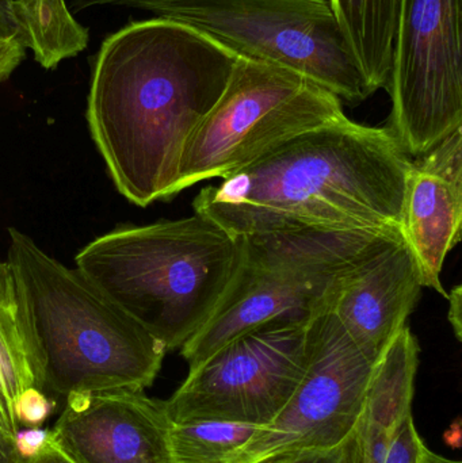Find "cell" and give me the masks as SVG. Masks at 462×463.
Here are the masks:
<instances>
[{"label": "cell", "instance_id": "1", "mask_svg": "<svg viewBox=\"0 0 462 463\" xmlns=\"http://www.w3.org/2000/svg\"><path fill=\"white\" fill-rule=\"evenodd\" d=\"M238 57L194 27L157 16L105 38L87 122L127 201L146 208L174 197L184 146L227 89Z\"/></svg>", "mask_w": 462, "mask_h": 463}, {"label": "cell", "instance_id": "2", "mask_svg": "<svg viewBox=\"0 0 462 463\" xmlns=\"http://www.w3.org/2000/svg\"><path fill=\"white\" fill-rule=\"evenodd\" d=\"M411 160L387 128L346 117L303 133L205 187L193 209L236 237L298 230L401 231Z\"/></svg>", "mask_w": 462, "mask_h": 463}, {"label": "cell", "instance_id": "3", "mask_svg": "<svg viewBox=\"0 0 462 463\" xmlns=\"http://www.w3.org/2000/svg\"><path fill=\"white\" fill-rule=\"evenodd\" d=\"M7 263L40 391L68 397L154 383L165 345L80 269H68L16 230H10Z\"/></svg>", "mask_w": 462, "mask_h": 463}, {"label": "cell", "instance_id": "4", "mask_svg": "<svg viewBox=\"0 0 462 463\" xmlns=\"http://www.w3.org/2000/svg\"><path fill=\"white\" fill-rule=\"evenodd\" d=\"M239 250V237L194 213L108 232L89 242L75 261L171 351L213 315L238 266Z\"/></svg>", "mask_w": 462, "mask_h": 463}, {"label": "cell", "instance_id": "5", "mask_svg": "<svg viewBox=\"0 0 462 463\" xmlns=\"http://www.w3.org/2000/svg\"><path fill=\"white\" fill-rule=\"evenodd\" d=\"M403 240L401 231L298 230L239 236L238 266L213 315L181 347L189 370L271 321H309L330 309L342 280Z\"/></svg>", "mask_w": 462, "mask_h": 463}, {"label": "cell", "instance_id": "6", "mask_svg": "<svg viewBox=\"0 0 462 463\" xmlns=\"http://www.w3.org/2000/svg\"><path fill=\"white\" fill-rule=\"evenodd\" d=\"M89 5L181 22L236 56L295 71L350 105L374 94L328 0H84L81 8Z\"/></svg>", "mask_w": 462, "mask_h": 463}, {"label": "cell", "instance_id": "7", "mask_svg": "<svg viewBox=\"0 0 462 463\" xmlns=\"http://www.w3.org/2000/svg\"><path fill=\"white\" fill-rule=\"evenodd\" d=\"M344 118L342 100L306 76L238 57L227 89L184 146L174 197L198 182L225 178L287 141Z\"/></svg>", "mask_w": 462, "mask_h": 463}, {"label": "cell", "instance_id": "8", "mask_svg": "<svg viewBox=\"0 0 462 463\" xmlns=\"http://www.w3.org/2000/svg\"><path fill=\"white\" fill-rule=\"evenodd\" d=\"M312 320L271 321L222 345L165 402L171 421L270 424L306 374Z\"/></svg>", "mask_w": 462, "mask_h": 463}, {"label": "cell", "instance_id": "9", "mask_svg": "<svg viewBox=\"0 0 462 463\" xmlns=\"http://www.w3.org/2000/svg\"><path fill=\"white\" fill-rule=\"evenodd\" d=\"M390 130L411 159L462 128L461 0H401Z\"/></svg>", "mask_w": 462, "mask_h": 463}, {"label": "cell", "instance_id": "10", "mask_svg": "<svg viewBox=\"0 0 462 463\" xmlns=\"http://www.w3.org/2000/svg\"><path fill=\"white\" fill-rule=\"evenodd\" d=\"M372 364L325 310L312 320L308 366L282 412L227 463H281L341 448L363 415Z\"/></svg>", "mask_w": 462, "mask_h": 463}, {"label": "cell", "instance_id": "11", "mask_svg": "<svg viewBox=\"0 0 462 463\" xmlns=\"http://www.w3.org/2000/svg\"><path fill=\"white\" fill-rule=\"evenodd\" d=\"M165 402L144 391L70 394L52 440L75 463H173Z\"/></svg>", "mask_w": 462, "mask_h": 463}, {"label": "cell", "instance_id": "12", "mask_svg": "<svg viewBox=\"0 0 462 463\" xmlns=\"http://www.w3.org/2000/svg\"><path fill=\"white\" fill-rule=\"evenodd\" d=\"M462 222V128L411 160L401 231L423 288L448 298L441 282L448 253L460 242Z\"/></svg>", "mask_w": 462, "mask_h": 463}, {"label": "cell", "instance_id": "13", "mask_svg": "<svg viewBox=\"0 0 462 463\" xmlns=\"http://www.w3.org/2000/svg\"><path fill=\"white\" fill-rule=\"evenodd\" d=\"M422 288L417 261L401 240L353 269L328 310L361 353L376 364L407 326Z\"/></svg>", "mask_w": 462, "mask_h": 463}, {"label": "cell", "instance_id": "14", "mask_svg": "<svg viewBox=\"0 0 462 463\" xmlns=\"http://www.w3.org/2000/svg\"><path fill=\"white\" fill-rule=\"evenodd\" d=\"M420 345L409 326L374 364L357 432L368 463H382L401 421L411 413Z\"/></svg>", "mask_w": 462, "mask_h": 463}, {"label": "cell", "instance_id": "15", "mask_svg": "<svg viewBox=\"0 0 462 463\" xmlns=\"http://www.w3.org/2000/svg\"><path fill=\"white\" fill-rule=\"evenodd\" d=\"M401 0H328L339 29L373 92L387 89Z\"/></svg>", "mask_w": 462, "mask_h": 463}, {"label": "cell", "instance_id": "16", "mask_svg": "<svg viewBox=\"0 0 462 463\" xmlns=\"http://www.w3.org/2000/svg\"><path fill=\"white\" fill-rule=\"evenodd\" d=\"M38 388L37 374L22 321L15 278L7 261H0V427L7 434L19 431L16 399L22 392Z\"/></svg>", "mask_w": 462, "mask_h": 463}, {"label": "cell", "instance_id": "17", "mask_svg": "<svg viewBox=\"0 0 462 463\" xmlns=\"http://www.w3.org/2000/svg\"><path fill=\"white\" fill-rule=\"evenodd\" d=\"M10 5L27 51L45 70H54L89 45V29L76 21L65 0H11Z\"/></svg>", "mask_w": 462, "mask_h": 463}, {"label": "cell", "instance_id": "18", "mask_svg": "<svg viewBox=\"0 0 462 463\" xmlns=\"http://www.w3.org/2000/svg\"><path fill=\"white\" fill-rule=\"evenodd\" d=\"M259 427L228 421L173 423L170 453L173 463H227Z\"/></svg>", "mask_w": 462, "mask_h": 463}, {"label": "cell", "instance_id": "19", "mask_svg": "<svg viewBox=\"0 0 462 463\" xmlns=\"http://www.w3.org/2000/svg\"><path fill=\"white\" fill-rule=\"evenodd\" d=\"M10 2L0 0V84L10 79L27 54Z\"/></svg>", "mask_w": 462, "mask_h": 463}, {"label": "cell", "instance_id": "20", "mask_svg": "<svg viewBox=\"0 0 462 463\" xmlns=\"http://www.w3.org/2000/svg\"><path fill=\"white\" fill-rule=\"evenodd\" d=\"M429 454L430 450L420 438L414 418L409 415L396 429L382 463H426Z\"/></svg>", "mask_w": 462, "mask_h": 463}, {"label": "cell", "instance_id": "21", "mask_svg": "<svg viewBox=\"0 0 462 463\" xmlns=\"http://www.w3.org/2000/svg\"><path fill=\"white\" fill-rule=\"evenodd\" d=\"M56 402L46 396L45 392L37 388H29L19 394L15 402V418L19 426L32 429L40 427L53 413Z\"/></svg>", "mask_w": 462, "mask_h": 463}, {"label": "cell", "instance_id": "22", "mask_svg": "<svg viewBox=\"0 0 462 463\" xmlns=\"http://www.w3.org/2000/svg\"><path fill=\"white\" fill-rule=\"evenodd\" d=\"M15 448L19 456L24 459H32L42 453L43 449L51 443L52 431L48 429L32 427V429H19L14 435Z\"/></svg>", "mask_w": 462, "mask_h": 463}, {"label": "cell", "instance_id": "23", "mask_svg": "<svg viewBox=\"0 0 462 463\" xmlns=\"http://www.w3.org/2000/svg\"><path fill=\"white\" fill-rule=\"evenodd\" d=\"M342 463H368L357 429L353 431V434L347 438L346 443H344V461Z\"/></svg>", "mask_w": 462, "mask_h": 463}, {"label": "cell", "instance_id": "24", "mask_svg": "<svg viewBox=\"0 0 462 463\" xmlns=\"http://www.w3.org/2000/svg\"><path fill=\"white\" fill-rule=\"evenodd\" d=\"M24 459L19 456L15 448L13 435L7 434L0 427V463H24Z\"/></svg>", "mask_w": 462, "mask_h": 463}, {"label": "cell", "instance_id": "25", "mask_svg": "<svg viewBox=\"0 0 462 463\" xmlns=\"http://www.w3.org/2000/svg\"><path fill=\"white\" fill-rule=\"evenodd\" d=\"M344 443L341 448L335 449V450L308 454V456L298 457V458L281 463H342L344 461Z\"/></svg>", "mask_w": 462, "mask_h": 463}, {"label": "cell", "instance_id": "26", "mask_svg": "<svg viewBox=\"0 0 462 463\" xmlns=\"http://www.w3.org/2000/svg\"><path fill=\"white\" fill-rule=\"evenodd\" d=\"M448 299H449L450 302L449 321L450 324H452V328L453 331H455L456 337H457V340H461V286H457V288H453L450 296H448Z\"/></svg>", "mask_w": 462, "mask_h": 463}, {"label": "cell", "instance_id": "27", "mask_svg": "<svg viewBox=\"0 0 462 463\" xmlns=\"http://www.w3.org/2000/svg\"><path fill=\"white\" fill-rule=\"evenodd\" d=\"M24 463H75L71 461L56 445L51 440L48 446L43 449L42 453L32 459H24Z\"/></svg>", "mask_w": 462, "mask_h": 463}, {"label": "cell", "instance_id": "28", "mask_svg": "<svg viewBox=\"0 0 462 463\" xmlns=\"http://www.w3.org/2000/svg\"><path fill=\"white\" fill-rule=\"evenodd\" d=\"M426 463H461L460 461H452V459L444 458V457L438 456V454L431 453L429 454V458Z\"/></svg>", "mask_w": 462, "mask_h": 463}]
</instances>
